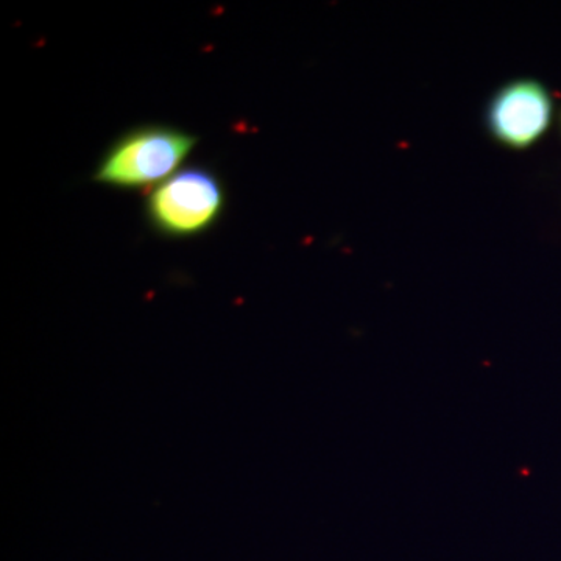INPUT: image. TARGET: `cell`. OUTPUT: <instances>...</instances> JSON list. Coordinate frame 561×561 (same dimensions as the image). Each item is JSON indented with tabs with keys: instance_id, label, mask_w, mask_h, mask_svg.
Listing matches in <instances>:
<instances>
[{
	"instance_id": "obj_1",
	"label": "cell",
	"mask_w": 561,
	"mask_h": 561,
	"mask_svg": "<svg viewBox=\"0 0 561 561\" xmlns=\"http://www.w3.org/2000/svg\"><path fill=\"white\" fill-rule=\"evenodd\" d=\"M197 142V136L172 125H139L111 142L92 180L124 191L160 186L180 171Z\"/></svg>"
},
{
	"instance_id": "obj_2",
	"label": "cell",
	"mask_w": 561,
	"mask_h": 561,
	"mask_svg": "<svg viewBox=\"0 0 561 561\" xmlns=\"http://www.w3.org/2000/svg\"><path fill=\"white\" fill-rule=\"evenodd\" d=\"M227 209V187L206 165L180 169L147 195V224L165 239H191L216 227Z\"/></svg>"
},
{
	"instance_id": "obj_3",
	"label": "cell",
	"mask_w": 561,
	"mask_h": 561,
	"mask_svg": "<svg viewBox=\"0 0 561 561\" xmlns=\"http://www.w3.org/2000/svg\"><path fill=\"white\" fill-rule=\"evenodd\" d=\"M552 121L551 91L540 80L507 81L486 103V131L505 149H530L549 131Z\"/></svg>"
}]
</instances>
